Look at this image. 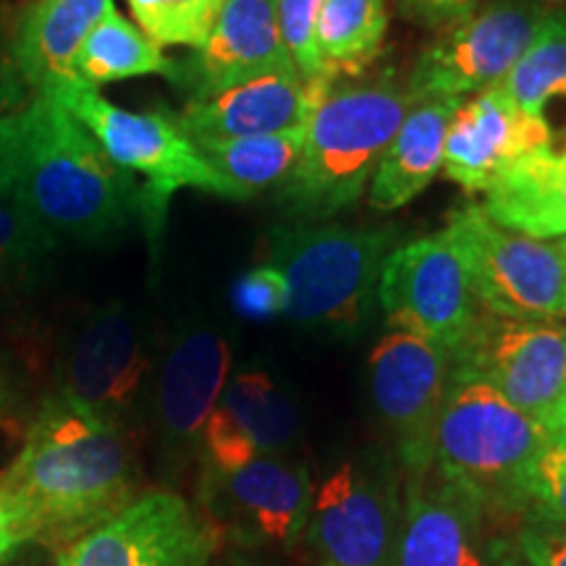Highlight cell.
<instances>
[{"instance_id":"cell-40","label":"cell","mask_w":566,"mask_h":566,"mask_svg":"<svg viewBox=\"0 0 566 566\" xmlns=\"http://www.w3.org/2000/svg\"><path fill=\"white\" fill-rule=\"evenodd\" d=\"M541 9H546L548 13L551 11H566V0H535Z\"/></svg>"},{"instance_id":"cell-38","label":"cell","mask_w":566,"mask_h":566,"mask_svg":"<svg viewBox=\"0 0 566 566\" xmlns=\"http://www.w3.org/2000/svg\"><path fill=\"white\" fill-rule=\"evenodd\" d=\"M19 391L13 386L9 370L0 365V424H11L19 415Z\"/></svg>"},{"instance_id":"cell-27","label":"cell","mask_w":566,"mask_h":566,"mask_svg":"<svg viewBox=\"0 0 566 566\" xmlns=\"http://www.w3.org/2000/svg\"><path fill=\"white\" fill-rule=\"evenodd\" d=\"M304 142V126L265 137L202 142L197 150L218 176L247 197L279 187L294 171Z\"/></svg>"},{"instance_id":"cell-39","label":"cell","mask_w":566,"mask_h":566,"mask_svg":"<svg viewBox=\"0 0 566 566\" xmlns=\"http://www.w3.org/2000/svg\"><path fill=\"white\" fill-rule=\"evenodd\" d=\"M548 424V430H558V433H566V388L562 391V396L556 399V405L548 409L546 420H543Z\"/></svg>"},{"instance_id":"cell-23","label":"cell","mask_w":566,"mask_h":566,"mask_svg":"<svg viewBox=\"0 0 566 566\" xmlns=\"http://www.w3.org/2000/svg\"><path fill=\"white\" fill-rule=\"evenodd\" d=\"M485 216L501 229L533 239L566 237V147L514 160L485 189Z\"/></svg>"},{"instance_id":"cell-8","label":"cell","mask_w":566,"mask_h":566,"mask_svg":"<svg viewBox=\"0 0 566 566\" xmlns=\"http://www.w3.org/2000/svg\"><path fill=\"white\" fill-rule=\"evenodd\" d=\"M378 302L394 331L454 352L480 307L454 239L438 231L388 252Z\"/></svg>"},{"instance_id":"cell-25","label":"cell","mask_w":566,"mask_h":566,"mask_svg":"<svg viewBox=\"0 0 566 566\" xmlns=\"http://www.w3.org/2000/svg\"><path fill=\"white\" fill-rule=\"evenodd\" d=\"M147 74H160L176 82L179 61L168 59L160 45H155L137 24L124 19L116 9L92 27L74 59V76L92 87Z\"/></svg>"},{"instance_id":"cell-3","label":"cell","mask_w":566,"mask_h":566,"mask_svg":"<svg viewBox=\"0 0 566 566\" xmlns=\"http://www.w3.org/2000/svg\"><path fill=\"white\" fill-rule=\"evenodd\" d=\"M412 105V92L391 71L336 82L304 124L300 160L281 184L283 208L307 223L352 208Z\"/></svg>"},{"instance_id":"cell-16","label":"cell","mask_w":566,"mask_h":566,"mask_svg":"<svg viewBox=\"0 0 566 566\" xmlns=\"http://www.w3.org/2000/svg\"><path fill=\"white\" fill-rule=\"evenodd\" d=\"M554 145L546 116L522 111L499 84L459 101L446 132L443 171L464 192H485L514 160Z\"/></svg>"},{"instance_id":"cell-22","label":"cell","mask_w":566,"mask_h":566,"mask_svg":"<svg viewBox=\"0 0 566 566\" xmlns=\"http://www.w3.org/2000/svg\"><path fill=\"white\" fill-rule=\"evenodd\" d=\"M113 9V0H34L11 40L19 80L38 92L76 80L74 59L84 38Z\"/></svg>"},{"instance_id":"cell-34","label":"cell","mask_w":566,"mask_h":566,"mask_svg":"<svg viewBox=\"0 0 566 566\" xmlns=\"http://www.w3.org/2000/svg\"><path fill=\"white\" fill-rule=\"evenodd\" d=\"M516 548L527 566H566V527L527 520L516 535Z\"/></svg>"},{"instance_id":"cell-29","label":"cell","mask_w":566,"mask_h":566,"mask_svg":"<svg viewBox=\"0 0 566 566\" xmlns=\"http://www.w3.org/2000/svg\"><path fill=\"white\" fill-rule=\"evenodd\" d=\"M137 27L155 45H181L200 51L226 0H126Z\"/></svg>"},{"instance_id":"cell-32","label":"cell","mask_w":566,"mask_h":566,"mask_svg":"<svg viewBox=\"0 0 566 566\" xmlns=\"http://www.w3.org/2000/svg\"><path fill=\"white\" fill-rule=\"evenodd\" d=\"M325 0H275L281 40L302 80H328L317 48V19Z\"/></svg>"},{"instance_id":"cell-19","label":"cell","mask_w":566,"mask_h":566,"mask_svg":"<svg viewBox=\"0 0 566 566\" xmlns=\"http://www.w3.org/2000/svg\"><path fill=\"white\" fill-rule=\"evenodd\" d=\"M231 344L221 328L192 325L166 352L155 386V420L168 451L200 449L202 430L229 384Z\"/></svg>"},{"instance_id":"cell-21","label":"cell","mask_w":566,"mask_h":566,"mask_svg":"<svg viewBox=\"0 0 566 566\" xmlns=\"http://www.w3.org/2000/svg\"><path fill=\"white\" fill-rule=\"evenodd\" d=\"M488 509L436 475L415 478L396 537L394 566H491Z\"/></svg>"},{"instance_id":"cell-31","label":"cell","mask_w":566,"mask_h":566,"mask_svg":"<svg viewBox=\"0 0 566 566\" xmlns=\"http://www.w3.org/2000/svg\"><path fill=\"white\" fill-rule=\"evenodd\" d=\"M522 512L566 527V433L551 430L522 480Z\"/></svg>"},{"instance_id":"cell-24","label":"cell","mask_w":566,"mask_h":566,"mask_svg":"<svg viewBox=\"0 0 566 566\" xmlns=\"http://www.w3.org/2000/svg\"><path fill=\"white\" fill-rule=\"evenodd\" d=\"M459 101H415L375 168L367 200L375 210H399L443 171V147Z\"/></svg>"},{"instance_id":"cell-20","label":"cell","mask_w":566,"mask_h":566,"mask_svg":"<svg viewBox=\"0 0 566 566\" xmlns=\"http://www.w3.org/2000/svg\"><path fill=\"white\" fill-rule=\"evenodd\" d=\"M334 84V80H302L300 74L260 76L212 97L189 101L176 113V122L195 145L300 129Z\"/></svg>"},{"instance_id":"cell-6","label":"cell","mask_w":566,"mask_h":566,"mask_svg":"<svg viewBox=\"0 0 566 566\" xmlns=\"http://www.w3.org/2000/svg\"><path fill=\"white\" fill-rule=\"evenodd\" d=\"M48 92L59 97L63 108L97 139V145L118 168L132 176H145L142 221L153 237H158L163 229L168 200L179 189H200L226 200H244L242 192H237L223 176L212 171L195 142L184 134L174 113L118 108L105 101L97 87L82 80H69Z\"/></svg>"},{"instance_id":"cell-30","label":"cell","mask_w":566,"mask_h":566,"mask_svg":"<svg viewBox=\"0 0 566 566\" xmlns=\"http://www.w3.org/2000/svg\"><path fill=\"white\" fill-rule=\"evenodd\" d=\"M59 237L9 195L0 200V283H19L45 265Z\"/></svg>"},{"instance_id":"cell-1","label":"cell","mask_w":566,"mask_h":566,"mask_svg":"<svg viewBox=\"0 0 566 566\" xmlns=\"http://www.w3.org/2000/svg\"><path fill=\"white\" fill-rule=\"evenodd\" d=\"M0 485L38 522V541L66 546L137 495L129 424L84 412L59 394L48 396Z\"/></svg>"},{"instance_id":"cell-33","label":"cell","mask_w":566,"mask_h":566,"mask_svg":"<svg viewBox=\"0 0 566 566\" xmlns=\"http://www.w3.org/2000/svg\"><path fill=\"white\" fill-rule=\"evenodd\" d=\"M231 304L239 315L250 321H268L283 315L286 307V279L273 263L254 265L233 281Z\"/></svg>"},{"instance_id":"cell-13","label":"cell","mask_w":566,"mask_h":566,"mask_svg":"<svg viewBox=\"0 0 566 566\" xmlns=\"http://www.w3.org/2000/svg\"><path fill=\"white\" fill-rule=\"evenodd\" d=\"M307 467L286 454L252 459L231 472H202L208 522L250 546H292L313 509Z\"/></svg>"},{"instance_id":"cell-18","label":"cell","mask_w":566,"mask_h":566,"mask_svg":"<svg viewBox=\"0 0 566 566\" xmlns=\"http://www.w3.org/2000/svg\"><path fill=\"white\" fill-rule=\"evenodd\" d=\"M271 74H296L281 40L275 0H226L205 45L179 63L176 82L187 87L189 101H202Z\"/></svg>"},{"instance_id":"cell-36","label":"cell","mask_w":566,"mask_h":566,"mask_svg":"<svg viewBox=\"0 0 566 566\" xmlns=\"http://www.w3.org/2000/svg\"><path fill=\"white\" fill-rule=\"evenodd\" d=\"M24 160V111L0 116V200L17 192Z\"/></svg>"},{"instance_id":"cell-10","label":"cell","mask_w":566,"mask_h":566,"mask_svg":"<svg viewBox=\"0 0 566 566\" xmlns=\"http://www.w3.org/2000/svg\"><path fill=\"white\" fill-rule=\"evenodd\" d=\"M546 13L535 0H495L467 13L420 53L409 74V92L415 101H462L501 82Z\"/></svg>"},{"instance_id":"cell-37","label":"cell","mask_w":566,"mask_h":566,"mask_svg":"<svg viewBox=\"0 0 566 566\" xmlns=\"http://www.w3.org/2000/svg\"><path fill=\"white\" fill-rule=\"evenodd\" d=\"M401 11L422 24H446L459 21L475 6V0H399Z\"/></svg>"},{"instance_id":"cell-2","label":"cell","mask_w":566,"mask_h":566,"mask_svg":"<svg viewBox=\"0 0 566 566\" xmlns=\"http://www.w3.org/2000/svg\"><path fill=\"white\" fill-rule=\"evenodd\" d=\"M13 195L48 231L80 242L108 239L145 218V189L51 92H38L24 108V160Z\"/></svg>"},{"instance_id":"cell-5","label":"cell","mask_w":566,"mask_h":566,"mask_svg":"<svg viewBox=\"0 0 566 566\" xmlns=\"http://www.w3.org/2000/svg\"><path fill=\"white\" fill-rule=\"evenodd\" d=\"M394 231L302 223L273 233V265L286 279L283 315L334 336L363 331L378 300V281Z\"/></svg>"},{"instance_id":"cell-28","label":"cell","mask_w":566,"mask_h":566,"mask_svg":"<svg viewBox=\"0 0 566 566\" xmlns=\"http://www.w3.org/2000/svg\"><path fill=\"white\" fill-rule=\"evenodd\" d=\"M499 84L522 111L543 116L546 105L566 97V11H551L525 53Z\"/></svg>"},{"instance_id":"cell-41","label":"cell","mask_w":566,"mask_h":566,"mask_svg":"<svg viewBox=\"0 0 566 566\" xmlns=\"http://www.w3.org/2000/svg\"><path fill=\"white\" fill-rule=\"evenodd\" d=\"M558 247H562V252H564V258H566V237L562 239V242H558Z\"/></svg>"},{"instance_id":"cell-26","label":"cell","mask_w":566,"mask_h":566,"mask_svg":"<svg viewBox=\"0 0 566 566\" xmlns=\"http://www.w3.org/2000/svg\"><path fill=\"white\" fill-rule=\"evenodd\" d=\"M386 0H325L317 19V48L328 80H359L384 53Z\"/></svg>"},{"instance_id":"cell-4","label":"cell","mask_w":566,"mask_h":566,"mask_svg":"<svg viewBox=\"0 0 566 566\" xmlns=\"http://www.w3.org/2000/svg\"><path fill=\"white\" fill-rule=\"evenodd\" d=\"M548 424L522 412L483 380L451 370L436 424L433 470L491 512H522V480L548 438Z\"/></svg>"},{"instance_id":"cell-7","label":"cell","mask_w":566,"mask_h":566,"mask_svg":"<svg viewBox=\"0 0 566 566\" xmlns=\"http://www.w3.org/2000/svg\"><path fill=\"white\" fill-rule=\"evenodd\" d=\"M446 233L462 254L480 313L566 321V258L558 242L501 229L480 205L457 210Z\"/></svg>"},{"instance_id":"cell-14","label":"cell","mask_w":566,"mask_h":566,"mask_svg":"<svg viewBox=\"0 0 566 566\" xmlns=\"http://www.w3.org/2000/svg\"><path fill=\"white\" fill-rule=\"evenodd\" d=\"M396 516L386 480L344 462L313 491L307 535L323 566H394Z\"/></svg>"},{"instance_id":"cell-9","label":"cell","mask_w":566,"mask_h":566,"mask_svg":"<svg viewBox=\"0 0 566 566\" xmlns=\"http://www.w3.org/2000/svg\"><path fill=\"white\" fill-rule=\"evenodd\" d=\"M221 541L184 495L147 491L61 546L59 566H212Z\"/></svg>"},{"instance_id":"cell-17","label":"cell","mask_w":566,"mask_h":566,"mask_svg":"<svg viewBox=\"0 0 566 566\" xmlns=\"http://www.w3.org/2000/svg\"><path fill=\"white\" fill-rule=\"evenodd\" d=\"M300 436V407L273 375L244 370L226 384L202 430L205 472H231L252 459L281 457Z\"/></svg>"},{"instance_id":"cell-15","label":"cell","mask_w":566,"mask_h":566,"mask_svg":"<svg viewBox=\"0 0 566 566\" xmlns=\"http://www.w3.org/2000/svg\"><path fill=\"white\" fill-rule=\"evenodd\" d=\"M150 373L139 325L122 304H105L63 354L59 396L84 412L126 424Z\"/></svg>"},{"instance_id":"cell-35","label":"cell","mask_w":566,"mask_h":566,"mask_svg":"<svg viewBox=\"0 0 566 566\" xmlns=\"http://www.w3.org/2000/svg\"><path fill=\"white\" fill-rule=\"evenodd\" d=\"M40 537L38 522L27 512V506L0 485V564L9 562L13 554L30 546Z\"/></svg>"},{"instance_id":"cell-12","label":"cell","mask_w":566,"mask_h":566,"mask_svg":"<svg viewBox=\"0 0 566 566\" xmlns=\"http://www.w3.org/2000/svg\"><path fill=\"white\" fill-rule=\"evenodd\" d=\"M373 405L391 433L401 464L422 478L433 470L436 424L451 380V354L405 331H391L373 346Z\"/></svg>"},{"instance_id":"cell-11","label":"cell","mask_w":566,"mask_h":566,"mask_svg":"<svg viewBox=\"0 0 566 566\" xmlns=\"http://www.w3.org/2000/svg\"><path fill=\"white\" fill-rule=\"evenodd\" d=\"M451 370L483 380L522 412L546 420L566 388V321L480 313L451 352Z\"/></svg>"}]
</instances>
